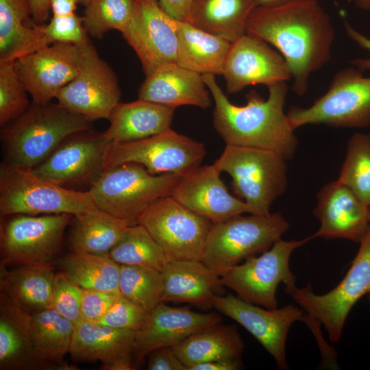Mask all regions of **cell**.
Segmentation results:
<instances>
[{
  "instance_id": "cell-1",
  "label": "cell",
  "mask_w": 370,
  "mask_h": 370,
  "mask_svg": "<svg viewBox=\"0 0 370 370\" xmlns=\"http://www.w3.org/2000/svg\"><path fill=\"white\" fill-rule=\"evenodd\" d=\"M246 34L276 48L292 75V90L303 96L310 74L330 60L335 30L318 0H290L276 6H257L246 25Z\"/></svg>"
},
{
  "instance_id": "cell-2",
  "label": "cell",
  "mask_w": 370,
  "mask_h": 370,
  "mask_svg": "<svg viewBox=\"0 0 370 370\" xmlns=\"http://www.w3.org/2000/svg\"><path fill=\"white\" fill-rule=\"evenodd\" d=\"M202 77L214 101L213 127L226 145L273 151L286 160L294 156L298 140L284 111L286 82L267 87V99L251 90L246 95L247 104L238 106L229 101L214 75Z\"/></svg>"
},
{
  "instance_id": "cell-3",
  "label": "cell",
  "mask_w": 370,
  "mask_h": 370,
  "mask_svg": "<svg viewBox=\"0 0 370 370\" xmlns=\"http://www.w3.org/2000/svg\"><path fill=\"white\" fill-rule=\"evenodd\" d=\"M90 129L91 122L58 103L32 101L22 114L1 129L4 160L34 169L69 135Z\"/></svg>"
},
{
  "instance_id": "cell-4",
  "label": "cell",
  "mask_w": 370,
  "mask_h": 370,
  "mask_svg": "<svg viewBox=\"0 0 370 370\" xmlns=\"http://www.w3.org/2000/svg\"><path fill=\"white\" fill-rule=\"evenodd\" d=\"M88 190H75L37 175L27 167L3 160L0 166V215L70 214L97 209Z\"/></svg>"
},
{
  "instance_id": "cell-5",
  "label": "cell",
  "mask_w": 370,
  "mask_h": 370,
  "mask_svg": "<svg viewBox=\"0 0 370 370\" xmlns=\"http://www.w3.org/2000/svg\"><path fill=\"white\" fill-rule=\"evenodd\" d=\"M181 178L152 175L143 165L129 162L104 170L88 190L97 208L133 225L153 203L171 196Z\"/></svg>"
},
{
  "instance_id": "cell-6",
  "label": "cell",
  "mask_w": 370,
  "mask_h": 370,
  "mask_svg": "<svg viewBox=\"0 0 370 370\" xmlns=\"http://www.w3.org/2000/svg\"><path fill=\"white\" fill-rule=\"evenodd\" d=\"M280 153L267 149L226 145L214 166L232 177V187L250 214L267 216L286 190L287 166Z\"/></svg>"
},
{
  "instance_id": "cell-7",
  "label": "cell",
  "mask_w": 370,
  "mask_h": 370,
  "mask_svg": "<svg viewBox=\"0 0 370 370\" xmlns=\"http://www.w3.org/2000/svg\"><path fill=\"white\" fill-rule=\"evenodd\" d=\"M280 212L238 214L213 223L201 261L219 276L241 261L268 250L288 230Z\"/></svg>"
},
{
  "instance_id": "cell-8",
  "label": "cell",
  "mask_w": 370,
  "mask_h": 370,
  "mask_svg": "<svg viewBox=\"0 0 370 370\" xmlns=\"http://www.w3.org/2000/svg\"><path fill=\"white\" fill-rule=\"evenodd\" d=\"M356 67L338 71L328 90L308 108L291 106L286 112L295 130L306 125L360 128L370 125V77Z\"/></svg>"
},
{
  "instance_id": "cell-9",
  "label": "cell",
  "mask_w": 370,
  "mask_h": 370,
  "mask_svg": "<svg viewBox=\"0 0 370 370\" xmlns=\"http://www.w3.org/2000/svg\"><path fill=\"white\" fill-rule=\"evenodd\" d=\"M360 244L347 273L329 292L317 295L310 283L302 288H285L310 320L324 326L332 343L340 341L351 310L370 291V228Z\"/></svg>"
},
{
  "instance_id": "cell-10",
  "label": "cell",
  "mask_w": 370,
  "mask_h": 370,
  "mask_svg": "<svg viewBox=\"0 0 370 370\" xmlns=\"http://www.w3.org/2000/svg\"><path fill=\"white\" fill-rule=\"evenodd\" d=\"M312 239V236L301 240L280 238L260 256L250 257L225 271L221 282L245 301L275 308L278 285L283 283L285 288L296 286V277L289 267L292 253Z\"/></svg>"
},
{
  "instance_id": "cell-11",
  "label": "cell",
  "mask_w": 370,
  "mask_h": 370,
  "mask_svg": "<svg viewBox=\"0 0 370 370\" xmlns=\"http://www.w3.org/2000/svg\"><path fill=\"white\" fill-rule=\"evenodd\" d=\"M73 217L16 214L1 217V267L51 264Z\"/></svg>"
},
{
  "instance_id": "cell-12",
  "label": "cell",
  "mask_w": 370,
  "mask_h": 370,
  "mask_svg": "<svg viewBox=\"0 0 370 370\" xmlns=\"http://www.w3.org/2000/svg\"><path fill=\"white\" fill-rule=\"evenodd\" d=\"M206 155L202 143L170 129L140 140L110 143L103 168L133 162L143 165L152 175L173 173L183 177L201 166Z\"/></svg>"
},
{
  "instance_id": "cell-13",
  "label": "cell",
  "mask_w": 370,
  "mask_h": 370,
  "mask_svg": "<svg viewBox=\"0 0 370 370\" xmlns=\"http://www.w3.org/2000/svg\"><path fill=\"white\" fill-rule=\"evenodd\" d=\"M169 260H201L213 223L188 209L172 196L160 199L138 219Z\"/></svg>"
},
{
  "instance_id": "cell-14",
  "label": "cell",
  "mask_w": 370,
  "mask_h": 370,
  "mask_svg": "<svg viewBox=\"0 0 370 370\" xmlns=\"http://www.w3.org/2000/svg\"><path fill=\"white\" fill-rule=\"evenodd\" d=\"M82 48V63L77 75L56 99L60 105L89 122L108 119L121 95L116 75L90 41Z\"/></svg>"
},
{
  "instance_id": "cell-15",
  "label": "cell",
  "mask_w": 370,
  "mask_h": 370,
  "mask_svg": "<svg viewBox=\"0 0 370 370\" xmlns=\"http://www.w3.org/2000/svg\"><path fill=\"white\" fill-rule=\"evenodd\" d=\"M109 143L103 132L92 129L73 133L32 170L62 187L90 189L104 171V154Z\"/></svg>"
},
{
  "instance_id": "cell-16",
  "label": "cell",
  "mask_w": 370,
  "mask_h": 370,
  "mask_svg": "<svg viewBox=\"0 0 370 370\" xmlns=\"http://www.w3.org/2000/svg\"><path fill=\"white\" fill-rule=\"evenodd\" d=\"M213 308L242 325L273 358L278 369H288L286 342L292 325L304 321L306 312L299 306L266 308L245 301L231 293L217 295Z\"/></svg>"
},
{
  "instance_id": "cell-17",
  "label": "cell",
  "mask_w": 370,
  "mask_h": 370,
  "mask_svg": "<svg viewBox=\"0 0 370 370\" xmlns=\"http://www.w3.org/2000/svg\"><path fill=\"white\" fill-rule=\"evenodd\" d=\"M82 46L56 42L14 61V69L32 102L45 104L77 75Z\"/></svg>"
},
{
  "instance_id": "cell-18",
  "label": "cell",
  "mask_w": 370,
  "mask_h": 370,
  "mask_svg": "<svg viewBox=\"0 0 370 370\" xmlns=\"http://www.w3.org/2000/svg\"><path fill=\"white\" fill-rule=\"evenodd\" d=\"M222 75L230 94L241 92L250 85L269 87L292 80L289 67L281 53L263 40L246 34L232 43Z\"/></svg>"
},
{
  "instance_id": "cell-19",
  "label": "cell",
  "mask_w": 370,
  "mask_h": 370,
  "mask_svg": "<svg viewBox=\"0 0 370 370\" xmlns=\"http://www.w3.org/2000/svg\"><path fill=\"white\" fill-rule=\"evenodd\" d=\"M136 21L125 40L134 50L146 75L158 66L177 63L178 39L175 18L158 0H134Z\"/></svg>"
},
{
  "instance_id": "cell-20",
  "label": "cell",
  "mask_w": 370,
  "mask_h": 370,
  "mask_svg": "<svg viewBox=\"0 0 370 370\" xmlns=\"http://www.w3.org/2000/svg\"><path fill=\"white\" fill-rule=\"evenodd\" d=\"M222 323L216 312L201 313L187 307H172L160 303L136 332L133 346L134 363L140 362L153 350L172 347L193 334Z\"/></svg>"
},
{
  "instance_id": "cell-21",
  "label": "cell",
  "mask_w": 370,
  "mask_h": 370,
  "mask_svg": "<svg viewBox=\"0 0 370 370\" xmlns=\"http://www.w3.org/2000/svg\"><path fill=\"white\" fill-rule=\"evenodd\" d=\"M313 214L320 227L312 238H345L360 243L370 228L369 207L338 180L319 191Z\"/></svg>"
},
{
  "instance_id": "cell-22",
  "label": "cell",
  "mask_w": 370,
  "mask_h": 370,
  "mask_svg": "<svg viewBox=\"0 0 370 370\" xmlns=\"http://www.w3.org/2000/svg\"><path fill=\"white\" fill-rule=\"evenodd\" d=\"M220 174L214 164L199 166L182 177L171 196L213 223L245 212L250 213L243 200L228 192Z\"/></svg>"
},
{
  "instance_id": "cell-23",
  "label": "cell",
  "mask_w": 370,
  "mask_h": 370,
  "mask_svg": "<svg viewBox=\"0 0 370 370\" xmlns=\"http://www.w3.org/2000/svg\"><path fill=\"white\" fill-rule=\"evenodd\" d=\"M136 332L84 321L75 325L69 354L82 362L100 361L103 370L135 369L133 346Z\"/></svg>"
},
{
  "instance_id": "cell-24",
  "label": "cell",
  "mask_w": 370,
  "mask_h": 370,
  "mask_svg": "<svg viewBox=\"0 0 370 370\" xmlns=\"http://www.w3.org/2000/svg\"><path fill=\"white\" fill-rule=\"evenodd\" d=\"M145 76L138 99L174 108L190 105L206 109L211 106L202 75L177 63L162 64Z\"/></svg>"
},
{
  "instance_id": "cell-25",
  "label": "cell",
  "mask_w": 370,
  "mask_h": 370,
  "mask_svg": "<svg viewBox=\"0 0 370 370\" xmlns=\"http://www.w3.org/2000/svg\"><path fill=\"white\" fill-rule=\"evenodd\" d=\"M163 275L162 302L188 303L199 308H213L223 287L220 276L201 260H169Z\"/></svg>"
},
{
  "instance_id": "cell-26",
  "label": "cell",
  "mask_w": 370,
  "mask_h": 370,
  "mask_svg": "<svg viewBox=\"0 0 370 370\" xmlns=\"http://www.w3.org/2000/svg\"><path fill=\"white\" fill-rule=\"evenodd\" d=\"M174 108L138 99L128 103L119 102L103 132L111 142H129L149 138L171 129Z\"/></svg>"
},
{
  "instance_id": "cell-27",
  "label": "cell",
  "mask_w": 370,
  "mask_h": 370,
  "mask_svg": "<svg viewBox=\"0 0 370 370\" xmlns=\"http://www.w3.org/2000/svg\"><path fill=\"white\" fill-rule=\"evenodd\" d=\"M29 0H0V61L14 62L50 44Z\"/></svg>"
},
{
  "instance_id": "cell-28",
  "label": "cell",
  "mask_w": 370,
  "mask_h": 370,
  "mask_svg": "<svg viewBox=\"0 0 370 370\" xmlns=\"http://www.w3.org/2000/svg\"><path fill=\"white\" fill-rule=\"evenodd\" d=\"M32 315L0 292V369H42L35 357Z\"/></svg>"
},
{
  "instance_id": "cell-29",
  "label": "cell",
  "mask_w": 370,
  "mask_h": 370,
  "mask_svg": "<svg viewBox=\"0 0 370 370\" xmlns=\"http://www.w3.org/2000/svg\"><path fill=\"white\" fill-rule=\"evenodd\" d=\"M56 272L51 264L0 267V292L31 315L51 308Z\"/></svg>"
},
{
  "instance_id": "cell-30",
  "label": "cell",
  "mask_w": 370,
  "mask_h": 370,
  "mask_svg": "<svg viewBox=\"0 0 370 370\" xmlns=\"http://www.w3.org/2000/svg\"><path fill=\"white\" fill-rule=\"evenodd\" d=\"M171 349L189 370L213 360H242L245 343L236 325L220 323L193 334Z\"/></svg>"
},
{
  "instance_id": "cell-31",
  "label": "cell",
  "mask_w": 370,
  "mask_h": 370,
  "mask_svg": "<svg viewBox=\"0 0 370 370\" xmlns=\"http://www.w3.org/2000/svg\"><path fill=\"white\" fill-rule=\"evenodd\" d=\"M178 39L177 64L201 75H222L232 43L175 20Z\"/></svg>"
},
{
  "instance_id": "cell-32",
  "label": "cell",
  "mask_w": 370,
  "mask_h": 370,
  "mask_svg": "<svg viewBox=\"0 0 370 370\" xmlns=\"http://www.w3.org/2000/svg\"><path fill=\"white\" fill-rule=\"evenodd\" d=\"M256 0H192L188 23L231 43L246 33Z\"/></svg>"
},
{
  "instance_id": "cell-33",
  "label": "cell",
  "mask_w": 370,
  "mask_h": 370,
  "mask_svg": "<svg viewBox=\"0 0 370 370\" xmlns=\"http://www.w3.org/2000/svg\"><path fill=\"white\" fill-rule=\"evenodd\" d=\"M74 328L51 308L32 315L33 350L42 369H73L64 356L69 353Z\"/></svg>"
},
{
  "instance_id": "cell-34",
  "label": "cell",
  "mask_w": 370,
  "mask_h": 370,
  "mask_svg": "<svg viewBox=\"0 0 370 370\" xmlns=\"http://www.w3.org/2000/svg\"><path fill=\"white\" fill-rule=\"evenodd\" d=\"M71 223L70 250L95 254H108L130 225L128 221L99 208L73 216Z\"/></svg>"
},
{
  "instance_id": "cell-35",
  "label": "cell",
  "mask_w": 370,
  "mask_h": 370,
  "mask_svg": "<svg viewBox=\"0 0 370 370\" xmlns=\"http://www.w3.org/2000/svg\"><path fill=\"white\" fill-rule=\"evenodd\" d=\"M61 271L83 289L119 292L120 264L108 254L72 251L59 260Z\"/></svg>"
},
{
  "instance_id": "cell-36",
  "label": "cell",
  "mask_w": 370,
  "mask_h": 370,
  "mask_svg": "<svg viewBox=\"0 0 370 370\" xmlns=\"http://www.w3.org/2000/svg\"><path fill=\"white\" fill-rule=\"evenodd\" d=\"M108 255L120 265L147 267L161 272L169 261L162 247L139 223L125 229Z\"/></svg>"
},
{
  "instance_id": "cell-37",
  "label": "cell",
  "mask_w": 370,
  "mask_h": 370,
  "mask_svg": "<svg viewBox=\"0 0 370 370\" xmlns=\"http://www.w3.org/2000/svg\"><path fill=\"white\" fill-rule=\"evenodd\" d=\"M83 25L88 36L101 39L111 29L125 38L136 21L134 0H92L85 6Z\"/></svg>"
},
{
  "instance_id": "cell-38",
  "label": "cell",
  "mask_w": 370,
  "mask_h": 370,
  "mask_svg": "<svg viewBox=\"0 0 370 370\" xmlns=\"http://www.w3.org/2000/svg\"><path fill=\"white\" fill-rule=\"evenodd\" d=\"M337 180L370 207V134L356 133L350 138Z\"/></svg>"
},
{
  "instance_id": "cell-39",
  "label": "cell",
  "mask_w": 370,
  "mask_h": 370,
  "mask_svg": "<svg viewBox=\"0 0 370 370\" xmlns=\"http://www.w3.org/2000/svg\"><path fill=\"white\" fill-rule=\"evenodd\" d=\"M119 292L149 312L162 302V273L147 267L120 265Z\"/></svg>"
},
{
  "instance_id": "cell-40",
  "label": "cell",
  "mask_w": 370,
  "mask_h": 370,
  "mask_svg": "<svg viewBox=\"0 0 370 370\" xmlns=\"http://www.w3.org/2000/svg\"><path fill=\"white\" fill-rule=\"evenodd\" d=\"M28 92L18 76L14 62L0 61V126L22 114L29 106Z\"/></svg>"
},
{
  "instance_id": "cell-41",
  "label": "cell",
  "mask_w": 370,
  "mask_h": 370,
  "mask_svg": "<svg viewBox=\"0 0 370 370\" xmlns=\"http://www.w3.org/2000/svg\"><path fill=\"white\" fill-rule=\"evenodd\" d=\"M84 289L70 280L61 271L56 272L53 282L51 309L75 325L82 320Z\"/></svg>"
},
{
  "instance_id": "cell-42",
  "label": "cell",
  "mask_w": 370,
  "mask_h": 370,
  "mask_svg": "<svg viewBox=\"0 0 370 370\" xmlns=\"http://www.w3.org/2000/svg\"><path fill=\"white\" fill-rule=\"evenodd\" d=\"M149 313L121 295L97 324L136 332L146 321Z\"/></svg>"
},
{
  "instance_id": "cell-43",
  "label": "cell",
  "mask_w": 370,
  "mask_h": 370,
  "mask_svg": "<svg viewBox=\"0 0 370 370\" xmlns=\"http://www.w3.org/2000/svg\"><path fill=\"white\" fill-rule=\"evenodd\" d=\"M45 32L50 44L60 42L82 46L90 41L83 25L82 16L75 14L66 16H53L45 24Z\"/></svg>"
},
{
  "instance_id": "cell-44",
  "label": "cell",
  "mask_w": 370,
  "mask_h": 370,
  "mask_svg": "<svg viewBox=\"0 0 370 370\" xmlns=\"http://www.w3.org/2000/svg\"><path fill=\"white\" fill-rule=\"evenodd\" d=\"M120 295L116 292L84 289L82 320L97 324Z\"/></svg>"
},
{
  "instance_id": "cell-45",
  "label": "cell",
  "mask_w": 370,
  "mask_h": 370,
  "mask_svg": "<svg viewBox=\"0 0 370 370\" xmlns=\"http://www.w3.org/2000/svg\"><path fill=\"white\" fill-rule=\"evenodd\" d=\"M147 370H187L171 347H161L149 354Z\"/></svg>"
},
{
  "instance_id": "cell-46",
  "label": "cell",
  "mask_w": 370,
  "mask_h": 370,
  "mask_svg": "<svg viewBox=\"0 0 370 370\" xmlns=\"http://www.w3.org/2000/svg\"><path fill=\"white\" fill-rule=\"evenodd\" d=\"M344 27L347 36L360 47L370 51V38L355 29L346 20ZM351 64L361 72L370 70V57L368 58H356L351 61Z\"/></svg>"
},
{
  "instance_id": "cell-47",
  "label": "cell",
  "mask_w": 370,
  "mask_h": 370,
  "mask_svg": "<svg viewBox=\"0 0 370 370\" xmlns=\"http://www.w3.org/2000/svg\"><path fill=\"white\" fill-rule=\"evenodd\" d=\"M162 9L174 18L189 21L192 0H158Z\"/></svg>"
},
{
  "instance_id": "cell-48",
  "label": "cell",
  "mask_w": 370,
  "mask_h": 370,
  "mask_svg": "<svg viewBox=\"0 0 370 370\" xmlns=\"http://www.w3.org/2000/svg\"><path fill=\"white\" fill-rule=\"evenodd\" d=\"M243 369L242 360H213L197 364L189 370H240Z\"/></svg>"
},
{
  "instance_id": "cell-49",
  "label": "cell",
  "mask_w": 370,
  "mask_h": 370,
  "mask_svg": "<svg viewBox=\"0 0 370 370\" xmlns=\"http://www.w3.org/2000/svg\"><path fill=\"white\" fill-rule=\"evenodd\" d=\"M32 15L38 24H44L51 10L50 0H29Z\"/></svg>"
},
{
  "instance_id": "cell-50",
  "label": "cell",
  "mask_w": 370,
  "mask_h": 370,
  "mask_svg": "<svg viewBox=\"0 0 370 370\" xmlns=\"http://www.w3.org/2000/svg\"><path fill=\"white\" fill-rule=\"evenodd\" d=\"M78 0H50L53 16H66L75 14Z\"/></svg>"
},
{
  "instance_id": "cell-51",
  "label": "cell",
  "mask_w": 370,
  "mask_h": 370,
  "mask_svg": "<svg viewBox=\"0 0 370 370\" xmlns=\"http://www.w3.org/2000/svg\"><path fill=\"white\" fill-rule=\"evenodd\" d=\"M290 0H256L257 6H276L284 3Z\"/></svg>"
},
{
  "instance_id": "cell-52",
  "label": "cell",
  "mask_w": 370,
  "mask_h": 370,
  "mask_svg": "<svg viewBox=\"0 0 370 370\" xmlns=\"http://www.w3.org/2000/svg\"><path fill=\"white\" fill-rule=\"evenodd\" d=\"M355 5L363 10H370V0H352Z\"/></svg>"
},
{
  "instance_id": "cell-53",
  "label": "cell",
  "mask_w": 370,
  "mask_h": 370,
  "mask_svg": "<svg viewBox=\"0 0 370 370\" xmlns=\"http://www.w3.org/2000/svg\"><path fill=\"white\" fill-rule=\"evenodd\" d=\"M79 3L83 4L84 6L88 5L92 0H78Z\"/></svg>"
},
{
  "instance_id": "cell-54",
  "label": "cell",
  "mask_w": 370,
  "mask_h": 370,
  "mask_svg": "<svg viewBox=\"0 0 370 370\" xmlns=\"http://www.w3.org/2000/svg\"><path fill=\"white\" fill-rule=\"evenodd\" d=\"M367 296H368V301H369V303L370 304V291H369V293L367 294Z\"/></svg>"
},
{
  "instance_id": "cell-55",
  "label": "cell",
  "mask_w": 370,
  "mask_h": 370,
  "mask_svg": "<svg viewBox=\"0 0 370 370\" xmlns=\"http://www.w3.org/2000/svg\"><path fill=\"white\" fill-rule=\"evenodd\" d=\"M369 220H370V207H369Z\"/></svg>"
}]
</instances>
